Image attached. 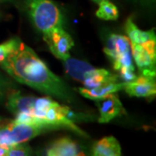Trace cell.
Here are the masks:
<instances>
[{"label":"cell","mask_w":156,"mask_h":156,"mask_svg":"<svg viewBox=\"0 0 156 156\" xmlns=\"http://www.w3.org/2000/svg\"><path fill=\"white\" fill-rule=\"evenodd\" d=\"M10 76L49 96L71 101L72 91L64 82L50 70L30 47L22 41L10 56L0 64Z\"/></svg>","instance_id":"1"},{"label":"cell","mask_w":156,"mask_h":156,"mask_svg":"<svg viewBox=\"0 0 156 156\" xmlns=\"http://www.w3.org/2000/svg\"><path fill=\"white\" fill-rule=\"evenodd\" d=\"M6 107L16 116L17 122L56 125L87 136L71 120L69 108L50 98L24 95L19 91H12L8 95Z\"/></svg>","instance_id":"2"},{"label":"cell","mask_w":156,"mask_h":156,"mask_svg":"<svg viewBox=\"0 0 156 156\" xmlns=\"http://www.w3.org/2000/svg\"><path fill=\"white\" fill-rule=\"evenodd\" d=\"M103 52L110 59L115 70L120 73L124 83L131 82L136 78L132 60L130 41L128 37L111 34L107 41Z\"/></svg>","instance_id":"3"},{"label":"cell","mask_w":156,"mask_h":156,"mask_svg":"<svg viewBox=\"0 0 156 156\" xmlns=\"http://www.w3.org/2000/svg\"><path fill=\"white\" fill-rule=\"evenodd\" d=\"M65 71L73 79L83 84L85 88H95L106 83L118 82L119 76L104 69L93 67L86 62L71 58L62 60Z\"/></svg>","instance_id":"4"},{"label":"cell","mask_w":156,"mask_h":156,"mask_svg":"<svg viewBox=\"0 0 156 156\" xmlns=\"http://www.w3.org/2000/svg\"><path fill=\"white\" fill-rule=\"evenodd\" d=\"M61 128L56 125L26 123L11 121L6 124H0V146L11 147L17 143L27 142L48 131Z\"/></svg>","instance_id":"5"},{"label":"cell","mask_w":156,"mask_h":156,"mask_svg":"<svg viewBox=\"0 0 156 156\" xmlns=\"http://www.w3.org/2000/svg\"><path fill=\"white\" fill-rule=\"evenodd\" d=\"M28 13L35 27L43 34L62 27V15L52 0H25Z\"/></svg>","instance_id":"6"},{"label":"cell","mask_w":156,"mask_h":156,"mask_svg":"<svg viewBox=\"0 0 156 156\" xmlns=\"http://www.w3.org/2000/svg\"><path fill=\"white\" fill-rule=\"evenodd\" d=\"M130 47L134 62L141 74L155 78L156 39H151L143 44L130 42Z\"/></svg>","instance_id":"7"},{"label":"cell","mask_w":156,"mask_h":156,"mask_svg":"<svg viewBox=\"0 0 156 156\" xmlns=\"http://www.w3.org/2000/svg\"><path fill=\"white\" fill-rule=\"evenodd\" d=\"M44 40L49 46L50 52L60 60H64L70 56L69 50L74 46V41L69 34L62 27L51 29L43 34Z\"/></svg>","instance_id":"8"},{"label":"cell","mask_w":156,"mask_h":156,"mask_svg":"<svg viewBox=\"0 0 156 156\" xmlns=\"http://www.w3.org/2000/svg\"><path fill=\"white\" fill-rule=\"evenodd\" d=\"M95 104L100 112L98 122L108 123L117 116H121L126 113L122 103L115 93L106 95L103 98L95 100Z\"/></svg>","instance_id":"9"},{"label":"cell","mask_w":156,"mask_h":156,"mask_svg":"<svg viewBox=\"0 0 156 156\" xmlns=\"http://www.w3.org/2000/svg\"><path fill=\"white\" fill-rule=\"evenodd\" d=\"M155 78L141 75L128 83H124L123 89L130 96L151 97L156 94Z\"/></svg>","instance_id":"10"},{"label":"cell","mask_w":156,"mask_h":156,"mask_svg":"<svg viewBox=\"0 0 156 156\" xmlns=\"http://www.w3.org/2000/svg\"><path fill=\"white\" fill-rule=\"evenodd\" d=\"M46 154L49 156H77L83 155L78 144L69 137H62L54 140L50 144Z\"/></svg>","instance_id":"11"},{"label":"cell","mask_w":156,"mask_h":156,"mask_svg":"<svg viewBox=\"0 0 156 156\" xmlns=\"http://www.w3.org/2000/svg\"><path fill=\"white\" fill-rule=\"evenodd\" d=\"M124 88V82L123 83H106L97 86L95 88H78V92L83 95V97H86L90 100H98L101 98L105 97L106 95L116 93L120 90H122Z\"/></svg>","instance_id":"12"},{"label":"cell","mask_w":156,"mask_h":156,"mask_svg":"<svg viewBox=\"0 0 156 156\" xmlns=\"http://www.w3.org/2000/svg\"><path fill=\"white\" fill-rule=\"evenodd\" d=\"M92 154L95 156H120L122 154V148L119 141L114 136H107L93 145Z\"/></svg>","instance_id":"13"},{"label":"cell","mask_w":156,"mask_h":156,"mask_svg":"<svg viewBox=\"0 0 156 156\" xmlns=\"http://www.w3.org/2000/svg\"><path fill=\"white\" fill-rule=\"evenodd\" d=\"M125 31L128 35L129 41L134 44H143L151 39H156L154 29L147 31L141 30L133 22L131 17H129L125 23Z\"/></svg>","instance_id":"14"},{"label":"cell","mask_w":156,"mask_h":156,"mask_svg":"<svg viewBox=\"0 0 156 156\" xmlns=\"http://www.w3.org/2000/svg\"><path fill=\"white\" fill-rule=\"evenodd\" d=\"M99 8L95 12L96 17L106 21L116 20L119 17V11L117 7L108 0H102L98 3Z\"/></svg>","instance_id":"15"},{"label":"cell","mask_w":156,"mask_h":156,"mask_svg":"<svg viewBox=\"0 0 156 156\" xmlns=\"http://www.w3.org/2000/svg\"><path fill=\"white\" fill-rule=\"evenodd\" d=\"M20 42L21 40L19 38L13 37L0 44V64L3 62L5 61L6 58L10 56L13 51L17 50Z\"/></svg>","instance_id":"16"},{"label":"cell","mask_w":156,"mask_h":156,"mask_svg":"<svg viewBox=\"0 0 156 156\" xmlns=\"http://www.w3.org/2000/svg\"><path fill=\"white\" fill-rule=\"evenodd\" d=\"M32 149L26 142H21L8 147L6 156H26L32 154Z\"/></svg>","instance_id":"17"},{"label":"cell","mask_w":156,"mask_h":156,"mask_svg":"<svg viewBox=\"0 0 156 156\" xmlns=\"http://www.w3.org/2000/svg\"><path fill=\"white\" fill-rule=\"evenodd\" d=\"M13 86L12 82L8 78L5 77L2 74H0V93L6 91Z\"/></svg>","instance_id":"18"},{"label":"cell","mask_w":156,"mask_h":156,"mask_svg":"<svg viewBox=\"0 0 156 156\" xmlns=\"http://www.w3.org/2000/svg\"><path fill=\"white\" fill-rule=\"evenodd\" d=\"M9 147H2L0 146V156H6Z\"/></svg>","instance_id":"19"},{"label":"cell","mask_w":156,"mask_h":156,"mask_svg":"<svg viewBox=\"0 0 156 156\" xmlns=\"http://www.w3.org/2000/svg\"><path fill=\"white\" fill-rule=\"evenodd\" d=\"M11 0H0V3H5V2H9Z\"/></svg>","instance_id":"20"},{"label":"cell","mask_w":156,"mask_h":156,"mask_svg":"<svg viewBox=\"0 0 156 156\" xmlns=\"http://www.w3.org/2000/svg\"><path fill=\"white\" fill-rule=\"evenodd\" d=\"M93 1H94V2H95V3H97V4H98V3H100L101 1H102V0H93Z\"/></svg>","instance_id":"21"},{"label":"cell","mask_w":156,"mask_h":156,"mask_svg":"<svg viewBox=\"0 0 156 156\" xmlns=\"http://www.w3.org/2000/svg\"><path fill=\"white\" fill-rule=\"evenodd\" d=\"M1 122H2V118L0 117V124H1Z\"/></svg>","instance_id":"22"},{"label":"cell","mask_w":156,"mask_h":156,"mask_svg":"<svg viewBox=\"0 0 156 156\" xmlns=\"http://www.w3.org/2000/svg\"><path fill=\"white\" fill-rule=\"evenodd\" d=\"M140 2H141V3H142V0H139Z\"/></svg>","instance_id":"23"}]
</instances>
